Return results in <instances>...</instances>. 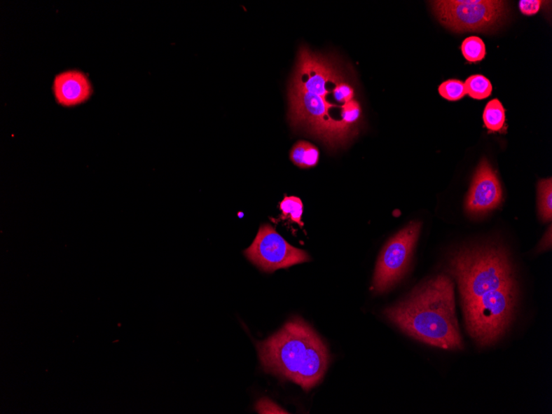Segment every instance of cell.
Instances as JSON below:
<instances>
[{
	"mask_svg": "<svg viewBox=\"0 0 552 414\" xmlns=\"http://www.w3.org/2000/svg\"><path fill=\"white\" fill-rule=\"evenodd\" d=\"M448 270L458 284L469 334L481 347L498 342L512 324L518 302L508 253L495 244L464 248L450 256Z\"/></svg>",
	"mask_w": 552,
	"mask_h": 414,
	"instance_id": "1",
	"label": "cell"
},
{
	"mask_svg": "<svg viewBox=\"0 0 552 414\" xmlns=\"http://www.w3.org/2000/svg\"><path fill=\"white\" fill-rule=\"evenodd\" d=\"M384 315L410 337L432 347L461 350L454 284L447 275H440L409 294L403 301L386 309Z\"/></svg>",
	"mask_w": 552,
	"mask_h": 414,
	"instance_id": "2",
	"label": "cell"
},
{
	"mask_svg": "<svg viewBox=\"0 0 552 414\" xmlns=\"http://www.w3.org/2000/svg\"><path fill=\"white\" fill-rule=\"evenodd\" d=\"M257 351L266 373L293 381L305 391L323 380L329 363V353L323 340L298 317L257 343Z\"/></svg>",
	"mask_w": 552,
	"mask_h": 414,
	"instance_id": "3",
	"label": "cell"
},
{
	"mask_svg": "<svg viewBox=\"0 0 552 414\" xmlns=\"http://www.w3.org/2000/svg\"><path fill=\"white\" fill-rule=\"evenodd\" d=\"M441 25L457 33L488 32L507 16V2L498 0H441L431 2Z\"/></svg>",
	"mask_w": 552,
	"mask_h": 414,
	"instance_id": "4",
	"label": "cell"
},
{
	"mask_svg": "<svg viewBox=\"0 0 552 414\" xmlns=\"http://www.w3.org/2000/svg\"><path fill=\"white\" fill-rule=\"evenodd\" d=\"M421 230V223L412 222L386 244L377 261L373 278L376 294L387 292L406 275Z\"/></svg>",
	"mask_w": 552,
	"mask_h": 414,
	"instance_id": "5",
	"label": "cell"
},
{
	"mask_svg": "<svg viewBox=\"0 0 552 414\" xmlns=\"http://www.w3.org/2000/svg\"><path fill=\"white\" fill-rule=\"evenodd\" d=\"M244 255L256 268L268 273L310 261L305 251L291 245L270 224L261 225L251 245L244 251Z\"/></svg>",
	"mask_w": 552,
	"mask_h": 414,
	"instance_id": "6",
	"label": "cell"
},
{
	"mask_svg": "<svg viewBox=\"0 0 552 414\" xmlns=\"http://www.w3.org/2000/svg\"><path fill=\"white\" fill-rule=\"evenodd\" d=\"M503 200L500 182L486 159L478 167L468 193L466 209L473 216L484 215L498 208Z\"/></svg>",
	"mask_w": 552,
	"mask_h": 414,
	"instance_id": "7",
	"label": "cell"
},
{
	"mask_svg": "<svg viewBox=\"0 0 552 414\" xmlns=\"http://www.w3.org/2000/svg\"><path fill=\"white\" fill-rule=\"evenodd\" d=\"M53 90L57 102L67 107L84 103L92 94L88 78L78 71L59 74L55 78Z\"/></svg>",
	"mask_w": 552,
	"mask_h": 414,
	"instance_id": "8",
	"label": "cell"
},
{
	"mask_svg": "<svg viewBox=\"0 0 552 414\" xmlns=\"http://www.w3.org/2000/svg\"><path fill=\"white\" fill-rule=\"evenodd\" d=\"M319 149L309 142L298 141L289 153L291 162L301 169L315 167L319 162Z\"/></svg>",
	"mask_w": 552,
	"mask_h": 414,
	"instance_id": "9",
	"label": "cell"
},
{
	"mask_svg": "<svg viewBox=\"0 0 552 414\" xmlns=\"http://www.w3.org/2000/svg\"><path fill=\"white\" fill-rule=\"evenodd\" d=\"M341 119L340 127L346 137L347 141L352 136L356 134L357 124L360 121L361 117V108L358 101L353 99L350 102L343 104L341 107Z\"/></svg>",
	"mask_w": 552,
	"mask_h": 414,
	"instance_id": "10",
	"label": "cell"
},
{
	"mask_svg": "<svg viewBox=\"0 0 552 414\" xmlns=\"http://www.w3.org/2000/svg\"><path fill=\"white\" fill-rule=\"evenodd\" d=\"M483 120L488 130L505 132V109L498 99L491 100L486 104Z\"/></svg>",
	"mask_w": 552,
	"mask_h": 414,
	"instance_id": "11",
	"label": "cell"
},
{
	"mask_svg": "<svg viewBox=\"0 0 552 414\" xmlns=\"http://www.w3.org/2000/svg\"><path fill=\"white\" fill-rule=\"evenodd\" d=\"M280 209L282 210L283 220L289 219L301 228L303 227L305 225L302 221L303 205L300 198L285 195L283 200L280 202Z\"/></svg>",
	"mask_w": 552,
	"mask_h": 414,
	"instance_id": "12",
	"label": "cell"
},
{
	"mask_svg": "<svg viewBox=\"0 0 552 414\" xmlns=\"http://www.w3.org/2000/svg\"><path fill=\"white\" fill-rule=\"evenodd\" d=\"M538 209L540 217L545 222L552 218V181L551 178L542 179L538 184Z\"/></svg>",
	"mask_w": 552,
	"mask_h": 414,
	"instance_id": "13",
	"label": "cell"
},
{
	"mask_svg": "<svg viewBox=\"0 0 552 414\" xmlns=\"http://www.w3.org/2000/svg\"><path fill=\"white\" fill-rule=\"evenodd\" d=\"M467 93L471 98L481 100L485 99L491 95L493 86L486 77L482 75H474L464 82Z\"/></svg>",
	"mask_w": 552,
	"mask_h": 414,
	"instance_id": "14",
	"label": "cell"
},
{
	"mask_svg": "<svg viewBox=\"0 0 552 414\" xmlns=\"http://www.w3.org/2000/svg\"><path fill=\"white\" fill-rule=\"evenodd\" d=\"M462 52L469 62H481L486 55L485 45L478 36H470L463 41Z\"/></svg>",
	"mask_w": 552,
	"mask_h": 414,
	"instance_id": "15",
	"label": "cell"
},
{
	"mask_svg": "<svg viewBox=\"0 0 552 414\" xmlns=\"http://www.w3.org/2000/svg\"><path fill=\"white\" fill-rule=\"evenodd\" d=\"M439 91L441 97L449 101H458L467 95L464 83L458 80L443 82L439 86Z\"/></svg>",
	"mask_w": 552,
	"mask_h": 414,
	"instance_id": "16",
	"label": "cell"
},
{
	"mask_svg": "<svg viewBox=\"0 0 552 414\" xmlns=\"http://www.w3.org/2000/svg\"><path fill=\"white\" fill-rule=\"evenodd\" d=\"M332 93L335 101L343 104L353 100L354 96H355V90L348 82L344 80V77L336 83Z\"/></svg>",
	"mask_w": 552,
	"mask_h": 414,
	"instance_id": "17",
	"label": "cell"
},
{
	"mask_svg": "<svg viewBox=\"0 0 552 414\" xmlns=\"http://www.w3.org/2000/svg\"><path fill=\"white\" fill-rule=\"evenodd\" d=\"M256 410L258 413H289L268 399H261L256 404Z\"/></svg>",
	"mask_w": 552,
	"mask_h": 414,
	"instance_id": "18",
	"label": "cell"
},
{
	"mask_svg": "<svg viewBox=\"0 0 552 414\" xmlns=\"http://www.w3.org/2000/svg\"><path fill=\"white\" fill-rule=\"evenodd\" d=\"M542 1L540 0H521L519 2L520 11L524 15L532 16L539 12Z\"/></svg>",
	"mask_w": 552,
	"mask_h": 414,
	"instance_id": "19",
	"label": "cell"
},
{
	"mask_svg": "<svg viewBox=\"0 0 552 414\" xmlns=\"http://www.w3.org/2000/svg\"><path fill=\"white\" fill-rule=\"evenodd\" d=\"M551 246V228H549L548 234L546 233V235L544 238V242H541L540 245V250H545L547 248H550Z\"/></svg>",
	"mask_w": 552,
	"mask_h": 414,
	"instance_id": "20",
	"label": "cell"
}]
</instances>
